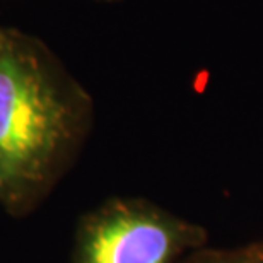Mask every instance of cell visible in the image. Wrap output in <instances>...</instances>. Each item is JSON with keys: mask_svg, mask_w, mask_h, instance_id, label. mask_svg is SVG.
<instances>
[{"mask_svg": "<svg viewBox=\"0 0 263 263\" xmlns=\"http://www.w3.org/2000/svg\"><path fill=\"white\" fill-rule=\"evenodd\" d=\"M92 98L43 41L0 26V207L31 214L73 164Z\"/></svg>", "mask_w": 263, "mask_h": 263, "instance_id": "6da1fadb", "label": "cell"}, {"mask_svg": "<svg viewBox=\"0 0 263 263\" xmlns=\"http://www.w3.org/2000/svg\"><path fill=\"white\" fill-rule=\"evenodd\" d=\"M207 231L145 198H109L81 219L70 263H180Z\"/></svg>", "mask_w": 263, "mask_h": 263, "instance_id": "7a4b0ae2", "label": "cell"}, {"mask_svg": "<svg viewBox=\"0 0 263 263\" xmlns=\"http://www.w3.org/2000/svg\"><path fill=\"white\" fill-rule=\"evenodd\" d=\"M180 263H263V239L234 248H209L205 245Z\"/></svg>", "mask_w": 263, "mask_h": 263, "instance_id": "3957f363", "label": "cell"}]
</instances>
